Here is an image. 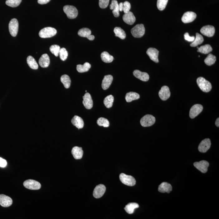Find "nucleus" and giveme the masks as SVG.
<instances>
[{
	"label": "nucleus",
	"instance_id": "nucleus-1",
	"mask_svg": "<svg viewBox=\"0 0 219 219\" xmlns=\"http://www.w3.org/2000/svg\"><path fill=\"white\" fill-rule=\"evenodd\" d=\"M197 81L199 87L204 92H209L212 90V84L209 81L206 80L203 77H199L197 78Z\"/></svg>",
	"mask_w": 219,
	"mask_h": 219
},
{
	"label": "nucleus",
	"instance_id": "nucleus-2",
	"mask_svg": "<svg viewBox=\"0 0 219 219\" xmlns=\"http://www.w3.org/2000/svg\"><path fill=\"white\" fill-rule=\"evenodd\" d=\"M56 33L57 31L55 28L47 27L42 29L39 32V35L40 37L46 38L52 37L55 36Z\"/></svg>",
	"mask_w": 219,
	"mask_h": 219
},
{
	"label": "nucleus",
	"instance_id": "nucleus-3",
	"mask_svg": "<svg viewBox=\"0 0 219 219\" xmlns=\"http://www.w3.org/2000/svg\"><path fill=\"white\" fill-rule=\"evenodd\" d=\"M63 11L69 19H73L78 16V11L76 7L72 5H67L63 8Z\"/></svg>",
	"mask_w": 219,
	"mask_h": 219
},
{
	"label": "nucleus",
	"instance_id": "nucleus-4",
	"mask_svg": "<svg viewBox=\"0 0 219 219\" xmlns=\"http://www.w3.org/2000/svg\"><path fill=\"white\" fill-rule=\"evenodd\" d=\"M131 32L134 37L140 38L145 33V28L143 24H138L131 29Z\"/></svg>",
	"mask_w": 219,
	"mask_h": 219
},
{
	"label": "nucleus",
	"instance_id": "nucleus-5",
	"mask_svg": "<svg viewBox=\"0 0 219 219\" xmlns=\"http://www.w3.org/2000/svg\"><path fill=\"white\" fill-rule=\"evenodd\" d=\"M119 178L121 182L127 186H133L136 184V180L132 176L126 175L124 173H121L119 175Z\"/></svg>",
	"mask_w": 219,
	"mask_h": 219
},
{
	"label": "nucleus",
	"instance_id": "nucleus-6",
	"mask_svg": "<svg viewBox=\"0 0 219 219\" xmlns=\"http://www.w3.org/2000/svg\"><path fill=\"white\" fill-rule=\"evenodd\" d=\"M155 118L153 116L147 114L144 116L140 120V124L144 127H150L155 124Z\"/></svg>",
	"mask_w": 219,
	"mask_h": 219
},
{
	"label": "nucleus",
	"instance_id": "nucleus-7",
	"mask_svg": "<svg viewBox=\"0 0 219 219\" xmlns=\"http://www.w3.org/2000/svg\"><path fill=\"white\" fill-rule=\"evenodd\" d=\"M24 187L32 190H39L41 187V185L39 182L34 180L29 179L25 181L23 183Z\"/></svg>",
	"mask_w": 219,
	"mask_h": 219
},
{
	"label": "nucleus",
	"instance_id": "nucleus-8",
	"mask_svg": "<svg viewBox=\"0 0 219 219\" xmlns=\"http://www.w3.org/2000/svg\"><path fill=\"white\" fill-rule=\"evenodd\" d=\"M18 22L16 18H13L11 20L9 24V32L12 36H17L18 31Z\"/></svg>",
	"mask_w": 219,
	"mask_h": 219
},
{
	"label": "nucleus",
	"instance_id": "nucleus-9",
	"mask_svg": "<svg viewBox=\"0 0 219 219\" xmlns=\"http://www.w3.org/2000/svg\"><path fill=\"white\" fill-rule=\"evenodd\" d=\"M209 165V162L205 160H202L199 162H195L194 163V167L203 173H205L207 172Z\"/></svg>",
	"mask_w": 219,
	"mask_h": 219
},
{
	"label": "nucleus",
	"instance_id": "nucleus-10",
	"mask_svg": "<svg viewBox=\"0 0 219 219\" xmlns=\"http://www.w3.org/2000/svg\"><path fill=\"white\" fill-rule=\"evenodd\" d=\"M203 107L202 105L199 104L195 105L190 110V118L194 119V118L197 117L198 114L202 112Z\"/></svg>",
	"mask_w": 219,
	"mask_h": 219
},
{
	"label": "nucleus",
	"instance_id": "nucleus-11",
	"mask_svg": "<svg viewBox=\"0 0 219 219\" xmlns=\"http://www.w3.org/2000/svg\"><path fill=\"white\" fill-rule=\"evenodd\" d=\"M197 17V14L192 12H187L184 13L182 16V20L184 23H188L192 22Z\"/></svg>",
	"mask_w": 219,
	"mask_h": 219
},
{
	"label": "nucleus",
	"instance_id": "nucleus-12",
	"mask_svg": "<svg viewBox=\"0 0 219 219\" xmlns=\"http://www.w3.org/2000/svg\"><path fill=\"white\" fill-rule=\"evenodd\" d=\"M105 190H106V187L105 185L103 184L97 185L93 191V197L96 198H101L105 194Z\"/></svg>",
	"mask_w": 219,
	"mask_h": 219
},
{
	"label": "nucleus",
	"instance_id": "nucleus-13",
	"mask_svg": "<svg viewBox=\"0 0 219 219\" xmlns=\"http://www.w3.org/2000/svg\"><path fill=\"white\" fill-rule=\"evenodd\" d=\"M211 146V140L209 139H204L199 145L198 151L200 152L206 153L210 148Z\"/></svg>",
	"mask_w": 219,
	"mask_h": 219
},
{
	"label": "nucleus",
	"instance_id": "nucleus-14",
	"mask_svg": "<svg viewBox=\"0 0 219 219\" xmlns=\"http://www.w3.org/2000/svg\"><path fill=\"white\" fill-rule=\"evenodd\" d=\"M201 32L204 36H208V37H212L214 36L215 28L214 27L212 26H205L201 28Z\"/></svg>",
	"mask_w": 219,
	"mask_h": 219
},
{
	"label": "nucleus",
	"instance_id": "nucleus-15",
	"mask_svg": "<svg viewBox=\"0 0 219 219\" xmlns=\"http://www.w3.org/2000/svg\"><path fill=\"white\" fill-rule=\"evenodd\" d=\"M159 95L161 99L163 101L167 100L170 97V92L168 86H163L159 92Z\"/></svg>",
	"mask_w": 219,
	"mask_h": 219
},
{
	"label": "nucleus",
	"instance_id": "nucleus-16",
	"mask_svg": "<svg viewBox=\"0 0 219 219\" xmlns=\"http://www.w3.org/2000/svg\"><path fill=\"white\" fill-rule=\"evenodd\" d=\"M91 31L87 28H81L78 32V35L80 36L87 38L89 40H93L95 39V36L91 35Z\"/></svg>",
	"mask_w": 219,
	"mask_h": 219
},
{
	"label": "nucleus",
	"instance_id": "nucleus-17",
	"mask_svg": "<svg viewBox=\"0 0 219 219\" xmlns=\"http://www.w3.org/2000/svg\"><path fill=\"white\" fill-rule=\"evenodd\" d=\"M159 53V51L155 48H150L147 51V54L149 56L150 59L156 63L159 62L158 58Z\"/></svg>",
	"mask_w": 219,
	"mask_h": 219
},
{
	"label": "nucleus",
	"instance_id": "nucleus-18",
	"mask_svg": "<svg viewBox=\"0 0 219 219\" xmlns=\"http://www.w3.org/2000/svg\"><path fill=\"white\" fill-rule=\"evenodd\" d=\"M83 105L87 109H91L93 106V101L90 95L88 93H85L83 96Z\"/></svg>",
	"mask_w": 219,
	"mask_h": 219
},
{
	"label": "nucleus",
	"instance_id": "nucleus-19",
	"mask_svg": "<svg viewBox=\"0 0 219 219\" xmlns=\"http://www.w3.org/2000/svg\"><path fill=\"white\" fill-rule=\"evenodd\" d=\"M12 200L10 197L4 194H0V205L4 207H7L11 206Z\"/></svg>",
	"mask_w": 219,
	"mask_h": 219
},
{
	"label": "nucleus",
	"instance_id": "nucleus-20",
	"mask_svg": "<svg viewBox=\"0 0 219 219\" xmlns=\"http://www.w3.org/2000/svg\"><path fill=\"white\" fill-rule=\"evenodd\" d=\"M123 19L124 22L129 25H132L134 23L136 20V17L134 16L133 13L131 12L125 13L123 16Z\"/></svg>",
	"mask_w": 219,
	"mask_h": 219
},
{
	"label": "nucleus",
	"instance_id": "nucleus-21",
	"mask_svg": "<svg viewBox=\"0 0 219 219\" xmlns=\"http://www.w3.org/2000/svg\"><path fill=\"white\" fill-rule=\"evenodd\" d=\"M133 75L140 80L147 82L149 80V76L147 73L142 72L139 70H135L134 71Z\"/></svg>",
	"mask_w": 219,
	"mask_h": 219
},
{
	"label": "nucleus",
	"instance_id": "nucleus-22",
	"mask_svg": "<svg viewBox=\"0 0 219 219\" xmlns=\"http://www.w3.org/2000/svg\"><path fill=\"white\" fill-rule=\"evenodd\" d=\"M113 79V76L112 75H105L103 80L102 84H101L102 89L105 90L109 89L110 85H111Z\"/></svg>",
	"mask_w": 219,
	"mask_h": 219
},
{
	"label": "nucleus",
	"instance_id": "nucleus-23",
	"mask_svg": "<svg viewBox=\"0 0 219 219\" xmlns=\"http://www.w3.org/2000/svg\"><path fill=\"white\" fill-rule=\"evenodd\" d=\"M50 63L49 56L47 54L42 55L39 61V63L41 67L43 68L48 67Z\"/></svg>",
	"mask_w": 219,
	"mask_h": 219
},
{
	"label": "nucleus",
	"instance_id": "nucleus-24",
	"mask_svg": "<svg viewBox=\"0 0 219 219\" xmlns=\"http://www.w3.org/2000/svg\"><path fill=\"white\" fill-rule=\"evenodd\" d=\"M172 190V186L167 182H162L158 187V191L161 193H170Z\"/></svg>",
	"mask_w": 219,
	"mask_h": 219
},
{
	"label": "nucleus",
	"instance_id": "nucleus-25",
	"mask_svg": "<svg viewBox=\"0 0 219 219\" xmlns=\"http://www.w3.org/2000/svg\"><path fill=\"white\" fill-rule=\"evenodd\" d=\"M71 123L78 129H82L84 125L83 119L78 116H75L71 119Z\"/></svg>",
	"mask_w": 219,
	"mask_h": 219
},
{
	"label": "nucleus",
	"instance_id": "nucleus-26",
	"mask_svg": "<svg viewBox=\"0 0 219 219\" xmlns=\"http://www.w3.org/2000/svg\"><path fill=\"white\" fill-rule=\"evenodd\" d=\"M71 153L75 159H81L83 156V151L82 147H73L71 151Z\"/></svg>",
	"mask_w": 219,
	"mask_h": 219
},
{
	"label": "nucleus",
	"instance_id": "nucleus-27",
	"mask_svg": "<svg viewBox=\"0 0 219 219\" xmlns=\"http://www.w3.org/2000/svg\"><path fill=\"white\" fill-rule=\"evenodd\" d=\"M110 9L113 10V13L115 17H118L119 16V9L117 0H112L110 5Z\"/></svg>",
	"mask_w": 219,
	"mask_h": 219
},
{
	"label": "nucleus",
	"instance_id": "nucleus-28",
	"mask_svg": "<svg viewBox=\"0 0 219 219\" xmlns=\"http://www.w3.org/2000/svg\"><path fill=\"white\" fill-rule=\"evenodd\" d=\"M140 96L138 93L130 92L127 93L125 95V100L127 102H131L132 101L139 99Z\"/></svg>",
	"mask_w": 219,
	"mask_h": 219
},
{
	"label": "nucleus",
	"instance_id": "nucleus-29",
	"mask_svg": "<svg viewBox=\"0 0 219 219\" xmlns=\"http://www.w3.org/2000/svg\"><path fill=\"white\" fill-rule=\"evenodd\" d=\"M139 204L136 203H129L126 205L124 209H125L126 212L127 213H129V214H131L134 213V211L135 209L139 208Z\"/></svg>",
	"mask_w": 219,
	"mask_h": 219
},
{
	"label": "nucleus",
	"instance_id": "nucleus-30",
	"mask_svg": "<svg viewBox=\"0 0 219 219\" xmlns=\"http://www.w3.org/2000/svg\"><path fill=\"white\" fill-rule=\"evenodd\" d=\"M90 67H91V65H90V63H88V62H86L83 65H77L76 69L78 72L83 73L87 72V71H89V69L90 68Z\"/></svg>",
	"mask_w": 219,
	"mask_h": 219
},
{
	"label": "nucleus",
	"instance_id": "nucleus-31",
	"mask_svg": "<svg viewBox=\"0 0 219 219\" xmlns=\"http://www.w3.org/2000/svg\"><path fill=\"white\" fill-rule=\"evenodd\" d=\"M27 63L31 68L33 70H37L38 65L33 57L29 56L27 58Z\"/></svg>",
	"mask_w": 219,
	"mask_h": 219
},
{
	"label": "nucleus",
	"instance_id": "nucleus-32",
	"mask_svg": "<svg viewBox=\"0 0 219 219\" xmlns=\"http://www.w3.org/2000/svg\"><path fill=\"white\" fill-rule=\"evenodd\" d=\"M101 59L103 61L106 63H110L113 62L114 57L107 52H104L101 54Z\"/></svg>",
	"mask_w": 219,
	"mask_h": 219
},
{
	"label": "nucleus",
	"instance_id": "nucleus-33",
	"mask_svg": "<svg viewBox=\"0 0 219 219\" xmlns=\"http://www.w3.org/2000/svg\"><path fill=\"white\" fill-rule=\"evenodd\" d=\"M115 36L120 38L122 40H124L125 38L126 35L124 31L121 28L119 27H116L114 30Z\"/></svg>",
	"mask_w": 219,
	"mask_h": 219
},
{
	"label": "nucleus",
	"instance_id": "nucleus-34",
	"mask_svg": "<svg viewBox=\"0 0 219 219\" xmlns=\"http://www.w3.org/2000/svg\"><path fill=\"white\" fill-rule=\"evenodd\" d=\"M204 41L203 36L201 34L198 33H196V36L194 41L190 44L191 47L197 46L199 45L202 44Z\"/></svg>",
	"mask_w": 219,
	"mask_h": 219
},
{
	"label": "nucleus",
	"instance_id": "nucleus-35",
	"mask_svg": "<svg viewBox=\"0 0 219 219\" xmlns=\"http://www.w3.org/2000/svg\"><path fill=\"white\" fill-rule=\"evenodd\" d=\"M197 51L204 54H207L212 52V48L209 44H206L205 45L201 46L198 47Z\"/></svg>",
	"mask_w": 219,
	"mask_h": 219
},
{
	"label": "nucleus",
	"instance_id": "nucleus-36",
	"mask_svg": "<svg viewBox=\"0 0 219 219\" xmlns=\"http://www.w3.org/2000/svg\"><path fill=\"white\" fill-rule=\"evenodd\" d=\"M61 81L62 83L64 85V87L66 89L70 88L71 85V80L70 77L67 75H62L61 78Z\"/></svg>",
	"mask_w": 219,
	"mask_h": 219
},
{
	"label": "nucleus",
	"instance_id": "nucleus-37",
	"mask_svg": "<svg viewBox=\"0 0 219 219\" xmlns=\"http://www.w3.org/2000/svg\"><path fill=\"white\" fill-rule=\"evenodd\" d=\"M114 98L112 95H109L105 97L104 101V105L107 108H111L113 105Z\"/></svg>",
	"mask_w": 219,
	"mask_h": 219
},
{
	"label": "nucleus",
	"instance_id": "nucleus-38",
	"mask_svg": "<svg viewBox=\"0 0 219 219\" xmlns=\"http://www.w3.org/2000/svg\"><path fill=\"white\" fill-rule=\"evenodd\" d=\"M216 60V56L212 54H209L204 60V62H205V64L207 66H211L214 64Z\"/></svg>",
	"mask_w": 219,
	"mask_h": 219
},
{
	"label": "nucleus",
	"instance_id": "nucleus-39",
	"mask_svg": "<svg viewBox=\"0 0 219 219\" xmlns=\"http://www.w3.org/2000/svg\"><path fill=\"white\" fill-rule=\"evenodd\" d=\"M97 124L100 126H103L105 128H108L110 125V123L107 119L105 118L100 117L97 120Z\"/></svg>",
	"mask_w": 219,
	"mask_h": 219
},
{
	"label": "nucleus",
	"instance_id": "nucleus-40",
	"mask_svg": "<svg viewBox=\"0 0 219 219\" xmlns=\"http://www.w3.org/2000/svg\"><path fill=\"white\" fill-rule=\"evenodd\" d=\"M22 0H7L6 4L8 6L12 7H16L18 6Z\"/></svg>",
	"mask_w": 219,
	"mask_h": 219
},
{
	"label": "nucleus",
	"instance_id": "nucleus-41",
	"mask_svg": "<svg viewBox=\"0 0 219 219\" xmlns=\"http://www.w3.org/2000/svg\"><path fill=\"white\" fill-rule=\"evenodd\" d=\"M168 0H158L157 7L158 9L160 11L164 10L167 5Z\"/></svg>",
	"mask_w": 219,
	"mask_h": 219
},
{
	"label": "nucleus",
	"instance_id": "nucleus-42",
	"mask_svg": "<svg viewBox=\"0 0 219 219\" xmlns=\"http://www.w3.org/2000/svg\"><path fill=\"white\" fill-rule=\"evenodd\" d=\"M60 49V46L57 45H53L50 47V50L52 54L57 57L59 56Z\"/></svg>",
	"mask_w": 219,
	"mask_h": 219
},
{
	"label": "nucleus",
	"instance_id": "nucleus-43",
	"mask_svg": "<svg viewBox=\"0 0 219 219\" xmlns=\"http://www.w3.org/2000/svg\"><path fill=\"white\" fill-rule=\"evenodd\" d=\"M59 55L61 60L65 61L67 59L68 56V52L66 49L63 48L60 49L59 51Z\"/></svg>",
	"mask_w": 219,
	"mask_h": 219
},
{
	"label": "nucleus",
	"instance_id": "nucleus-44",
	"mask_svg": "<svg viewBox=\"0 0 219 219\" xmlns=\"http://www.w3.org/2000/svg\"><path fill=\"white\" fill-rule=\"evenodd\" d=\"M130 9L131 4L129 2L126 1L124 2V7H123V11H124V13H128V12H129Z\"/></svg>",
	"mask_w": 219,
	"mask_h": 219
},
{
	"label": "nucleus",
	"instance_id": "nucleus-45",
	"mask_svg": "<svg viewBox=\"0 0 219 219\" xmlns=\"http://www.w3.org/2000/svg\"><path fill=\"white\" fill-rule=\"evenodd\" d=\"M110 0H99V6L102 9H105L109 5Z\"/></svg>",
	"mask_w": 219,
	"mask_h": 219
},
{
	"label": "nucleus",
	"instance_id": "nucleus-46",
	"mask_svg": "<svg viewBox=\"0 0 219 219\" xmlns=\"http://www.w3.org/2000/svg\"><path fill=\"white\" fill-rule=\"evenodd\" d=\"M184 39L187 41L193 42L194 40L195 37L194 36H190L188 32H186L184 34Z\"/></svg>",
	"mask_w": 219,
	"mask_h": 219
},
{
	"label": "nucleus",
	"instance_id": "nucleus-47",
	"mask_svg": "<svg viewBox=\"0 0 219 219\" xmlns=\"http://www.w3.org/2000/svg\"><path fill=\"white\" fill-rule=\"evenodd\" d=\"M7 165V162L6 160L0 158V167L4 168L6 167Z\"/></svg>",
	"mask_w": 219,
	"mask_h": 219
},
{
	"label": "nucleus",
	"instance_id": "nucleus-48",
	"mask_svg": "<svg viewBox=\"0 0 219 219\" xmlns=\"http://www.w3.org/2000/svg\"><path fill=\"white\" fill-rule=\"evenodd\" d=\"M51 0H38V2L41 5H44L48 3Z\"/></svg>",
	"mask_w": 219,
	"mask_h": 219
},
{
	"label": "nucleus",
	"instance_id": "nucleus-49",
	"mask_svg": "<svg viewBox=\"0 0 219 219\" xmlns=\"http://www.w3.org/2000/svg\"><path fill=\"white\" fill-rule=\"evenodd\" d=\"M119 11H123V7H124V3H123V2H120L119 4Z\"/></svg>",
	"mask_w": 219,
	"mask_h": 219
},
{
	"label": "nucleus",
	"instance_id": "nucleus-50",
	"mask_svg": "<svg viewBox=\"0 0 219 219\" xmlns=\"http://www.w3.org/2000/svg\"><path fill=\"white\" fill-rule=\"evenodd\" d=\"M215 124H216V126L217 127H219V118H218L216 119V123H215Z\"/></svg>",
	"mask_w": 219,
	"mask_h": 219
}]
</instances>
